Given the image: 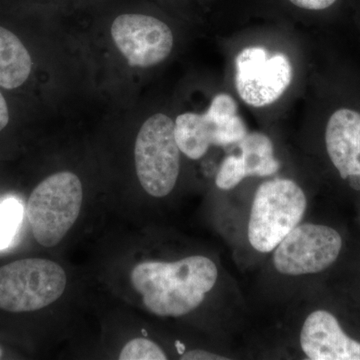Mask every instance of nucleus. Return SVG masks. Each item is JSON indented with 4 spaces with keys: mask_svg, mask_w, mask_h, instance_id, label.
<instances>
[{
    "mask_svg": "<svg viewBox=\"0 0 360 360\" xmlns=\"http://www.w3.org/2000/svg\"><path fill=\"white\" fill-rule=\"evenodd\" d=\"M217 276L212 260L194 255L174 262H141L132 269L130 281L151 314L179 317L200 307Z\"/></svg>",
    "mask_w": 360,
    "mask_h": 360,
    "instance_id": "1",
    "label": "nucleus"
},
{
    "mask_svg": "<svg viewBox=\"0 0 360 360\" xmlns=\"http://www.w3.org/2000/svg\"><path fill=\"white\" fill-rule=\"evenodd\" d=\"M82 201L84 188L77 174L61 172L42 180L27 202V219L37 243L58 245L77 222Z\"/></svg>",
    "mask_w": 360,
    "mask_h": 360,
    "instance_id": "2",
    "label": "nucleus"
},
{
    "mask_svg": "<svg viewBox=\"0 0 360 360\" xmlns=\"http://www.w3.org/2000/svg\"><path fill=\"white\" fill-rule=\"evenodd\" d=\"M307 201L290 179H274L258 187L248 222V240L259 252H271L302 221Z\"/></svg>",
    "mask_w": 360,
    "mask_h": 360,
    "instance_id": "3",
    "label": "nucleus"
},
{
    "mask_svg": "<svg viewBox=\"0 0 360 360\" xmlns=\"http://www.w3.org/2000/svg\"><path fill=\"white\" fill-rule=\"evenodd\" d=\"M68 276L56 262L26 258L0 267V309L37 311L49 307L65 293Z\"/></svg>",
    "mask_w": 360,
    "mask_h": 360,
    "instance_id": "4",
    "label": "nucleus"
},
{
    "mask_svg": "<svg viewBox=\"0 0 360 360\" xmlns=\"http://www.w3.org/2000/svg\"><path fill=\"white\" fill-rule=\"evenodd\" d=\"M136 174L142 188L153 198H165L174 191L180 169V149L175 123L162 113L142 125L134 146Z\"/></svg>",
    "mask_w": 360,
    "mask_h": 360,
    "instance_id": "5",
    "label": "nucleus"
},
{
    "mask_svg": "<svg viewBox=\"0 0 360 360\" xmlns=\"http://www.w3.org/2000/svg\"><path fill=\"white\" fill-rule=\"evenodd\" d=\"M174 123L180 151L194 160L202 158L210 146L238 143L248 134L245 123L238 115V104L224 94L215 96L203 115L184 113Z\"/></svg>",
    "mask_w": 360,
    "mask_h": 360,
    "instance_id": "6",
    "label": "nucleus"
},
{
    "mask_svg": "<svg viewBox=\"0 0 360 360\" xmlns=\"http://www.w3.org/2000/svg\"><path fill=\"white\" fill-rule=\"evenodd\" d=\"M341 248L342 238L335 229L298 224L274 250V266L286 276L319 274L335 264Z\"/></svg>",
    "mask_w": 360,
    "mask_h": 360,
    "instance_id": "7",
    "label": "nucleus"
},
{
    "mask_svg": "<svg viewBox=\"0 0 360 360\" xmlns=\"http://www.w3.org/2000/svg\"><path fill=\"white\" fill-rule=\"evenodd\" d=\"M236 86L246 104L262 108L281 98L292 78L290 59L269 56L264 47H248L236 59Z\"/></svg>",
    "mask_w": 360,
    "mask_h": 360,
    "instance_id": "8",
    "label": "nucleus"
},
{
    "mask_svg": "<svg viewBox=\"0 0 360 360\" xmlns=\"http://www.w3.org/2000/svg\"><path fill=\"white\" fill-rule=\"evenodd\" d=\"M111 37L130 66L148 68L168 58L174 34L163 21L143 14H122L113 21Z\"/></svg>",
    "mask_w": 360,
    "mask_h": 360,
    "instance_id": "9",
    "label": "nucleus"
},
{
    "mask_svg": "<svg viewBox=\"0 0 360 360\" xmlns=\"http://www.w3.org/2000/svg\"><path fill=\"white\" fill-rule=\"evenodd\" d=\"M303 352L312 360H360V342L345 335L335 315L316 310L300 333Z\"/></svg>",
    "mask_w": 360,
    "mask_h": 360,
    "instance_id": "10",
    "label": "nucleus"
},
{
    "mask_svg": "<svg viewBox=\"0 0 360 360\" xmlns=\"http://www.w3.org/2000/svg\"><path fill=\"white\" fill-rule=\"evenodd\" d=\"M329 158L343 179L360 175V113L349 108L336 110L326 130Z\"/></svg>",
    "mask_w": 360,
    "mask_h": 360,
    "instance_id": "11",
    "label": "nucleus"
},
{
    "mask_svg": "<svg viewBox=\"0 0 360 360\" xmlns=\"http://www.w3.org/2000/svg\"><path fill=\"white\" fill-rule=\"evenodd\" d=\"M32 66V58L22 42L0 26V86L18 89L30 77Z\"/></svg>",
    "mask_w": 360,
    "mask_h": 360,
    "instance_id": "12",
    "label": "nucleus"
},
{
    "mask_svg": "<svg viewBox=\"0 0 360 360\" xmlns=\"http://www.w3.org/2000/svg\"><path fill=\"white\" fill-rule=\"evenodd\" d=\"M238 143L246 176H269L279 169L281 165L274 158V144L266 135L248 134Z\"/></svg>",
    "mask_w": 360,
    "mask_h": 360,
    "instance_id": "13",
    "label": "nucleus"
},
{
    "mask_svg": "<svg viewBox=\"0 0 360 360\" xmlns=\"http://www.w3.org/2000/svg\"><path fill=\"white\" fill-rule=\"evenodd\" d=\"M22 219V206L18 200L8 198L0 205V250L13 240Z\"/></svg>",
    "mask_w": 360,
    "mask_h": 360,
    "instance_id": "14",
    "label": "nucleus"
},
{
    "mask_svg": "<svg viewBox=\"0 0 360 360\" xmlns=\"http://www.w3.org/2000/svg\"><path fill=\"white\" fill-rule=\"evenodd\" d=\"M167 354L153 341L148 338H135L122 348L120 360H165Z\"/></svg>",
    "mask_w": 360,
    "mask_h": 360,
    "instance_id": "15",
    "label": "nucleus"
},
{
    "mask_svg": "<svg viewBox=\"0 0 360 360\" xmlns=\"http://www.w3.org/2000/svg\"><path fill=\"white\" fill-rule=\"evenodd\" d=\"M245 177L248 176L241 156L229 155L222 162L215 184L219 188L229 191L238 186Z\"/></svg>",
    "mask_w": 360,
    "mask_h": 360,
    "instance_id": "16",
    "label": "nucleus"
},
{
    "mask_svg": "<svg viewBox=\"0 0 360 360\" xmlns=\"http://www.w3.org/2000/svg\"><path fill=\"white\" fill-rule=\"evenodd\" d=\"M291 4L309 11H323L335 4L336 0H290Z\"/></svg>",
    "mask_w": 360,
    "mask_h": 360,
    "instance_id": "17",
    "label": "nucleus"
},
{
    "mask_svg": "<svg viewBox=\"0 0 360 360\" xmlns=\"http://www.w3.org/2000/svg\"><path fill=\"white\" fill-rule=\"evenodd\" d=\"M181 359L184 360H226L221 355L212 354L202 349H194L182 354Z\"/></svg>",
    "mask_w": 360,
    "mask_h": 360,
    "instance_id": "18",
    "label": "nucleus"
},
{
    "mask_svg": "<svg viewBox=\"0 0 360 360\" xmlns=\"http://www.w3.org/2000/svg\"><path fill=\"white\" fill-rule=\"evenodd\" d=\"M9 122V112L7 103L1 92H0V131L6 127Z\"/></svg>",
    "mask_w": 360,
    "mask_h": 360,
    "instance_id": "19",
    "label": "nucleus"
},
{
    "mask_svg": "<svg viewBox=\"0 0 360 360\" xmlns=\"http://www.w3.org/2000/svg\"><path fill=\"white\" fill-rule=\"evenodd\" d=\"M348 182H349L350 186L355 191H360V175H352L348 176Z\"/></svg>",
    "mask_w": 360,
    "mask_h": 360,
    "instance_id": "20",
    "label": "nucleus"
},
{
    "mask_svg": "<svg viewBox=\"0 0 360 360\" xmlns=\"http://www.w3.org/2000/svg\"><path fill=\"white\" fill-rule=\"evenodd\" d=\"M0 354H1V352H0Z\"/></svg>",
    "mask_w": 360,
    "mask_h": 360,
    "instance_id": "21",
    "label": "nucleus"
}]
</instances>
